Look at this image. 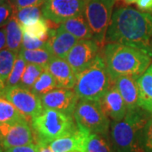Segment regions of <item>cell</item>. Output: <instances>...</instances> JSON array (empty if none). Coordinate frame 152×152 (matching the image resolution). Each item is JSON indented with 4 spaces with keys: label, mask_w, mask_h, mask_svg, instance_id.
<instances>
[{
    "label": "cell",
    "mask_w": 152,
    "mask_h": 152,
    "mask_svg": "<svg viewBox=\"0 0 152 152\" xmlns=\"http://www.w3.org/2000/svg\"><path fill=\"white\" fill-rule=\"evenodd\" d=\"M103 58L113 81L123 75L140 76L151 65L152 58L140 49L109 42L103 48Z\"/></svg>",
    "instance_id": "cell-3"
},
{
    "label": "cell",
    "mask_w": 152,
    "mask_h": 152,
    "mask_svg": "<svg viewBox=\"0 0 152 152\" xmlns=\"http://www.w3.org/2000/svg\"><path fill=\"white\" fill-rule=\"evenodd\" d=\"M23 118H26L24 117L7 98L0 96V123L15 121Z\"/></svg>",
    "instance_id": "cell-27"
},
{
    "label": "cell",
    "mask_w": 152,
    "mask_h": 152,
    "mask_svg": "<svg viewBox=\"0 0 152 152\" xmlns=\"http://www.w3.org/2000/svg\"><path fill=\"white\" fill-rule=\"evenodd\" d=\"M99 103L105 114L113 121H121L128 112L124 100L113 82L107 91L100 99Z\"/></svg>",
    "instance_id": "cell-13"
},
{
    "label": "cell",
    "mask_w": 152,
    "mask_h": 152,
    "mask_svg": "<svg viewBox=\"0 0 152 152\" xmlns=\"http://www.w3.org/2000/svg\"><path fill=\"white\" fill-rule=\"evenodd\" d=\"M19 55L26 60L28 64H34L46 67L51 59L54 57L48 48L39 49H24L21 48Z\"/></svg>",
    "instance_id": "cell-22"
},
{
    "label": "cell",
    "mask_w": 152,
    "mask_h": 152,
    "mask_svg": "<svg viewBox=\"0 0 152 152\" xmlns=\"http://www.w3.org/2000/svg\"><path fill=\"white\" fill-rule=\"evenodd\" d=\"M3 96L7 98L24 117L31 121L44 109L41 97L31 90L20 85L5 87Z\"/></svg>",
    "instance_id": "cell-8"
},
{
    "label": "cell",
    "mask_w": 152,
    "mask_h": 152,
    "mask_svg": "<svg viewBox=\"0 0 152 152\" xmlns=\"http://www.w3.org/2000/svg\"><path fill=\"white\" fill-rule=\"evenodd\" d=\"M4 148L3 146V145H2V142L0 140V152H4Z\"/></svg>",
    "instance_id": "cell-41"
},
{
    "label": "cell",
    "mask_w": 152,
    "mask_h": 152,
    "mask_svg": "<svg viewBox=\"0 0 152 152\" xmlns=\"http://www.w3.org/2000/svg\"><path fill=\"white\" fill-rule=\"evenodd\" d=\"M79 39L60 26L51 28L49 31L47 48L54 57L66 58L72 48L78 42Z\"/></svg>",
    "instance_id": "cell-14"
},
{
    "label": "cell",
    "mask_w": 152,
    "mask_h": 152,
    "mask_svg": "<svg viewBox=\"0 0 152 152\" xmlns=\"http://www.w3.org/2000/svg\"><path fill=\"white\" fill-rule=\"evenodd\" d=\"M112 83L103 57L98 55L92 63L76 73L74 89L79 100L99 102Z\"/></svg>",
    "instance_id": "cell-4"
},
{
    "label": "cell",
    "mask_w": 152,
    "mask_h": 152,
    "mask_svg": "<svg viewBox=\"0 0 152 152\" xmlns=\"http://www.w3.org/2000/svg\"><path fill=\"white\" fill-rule=\"evenodd\" d=\"M8 0H0V5L1 4H4V3H6Z\"/></svg>",
    "instance_id": "cell-42"
},
{
    "label": "cell",
    "mask_w": 152,
    "mask_h": 152,
    "mask_svg": "<svg viewBox=\"0 0 152 152\" xmlns=\"http://www.w3.org/2000/svg\"><path fill=\"white\" fill-rule=\"evenodd\" d=\"M72 152H80V151H72Z\"/></svg>",
    "instance_id": "cell-43"
},
{
    "label": "cell",
    "mask_w": 152,
    "mask_h": 152,
    "mask_svg": "<svg viewBox=\"0 0 152 152\" xmlns=\"http://www.w3.org/2000/svg\"><path fill=\"white\" fill-rule=\"evenodd\" d=\"M44 48H47V42L40 40L37 37H31V36L24 32L22 48L32 50V49Z\"/></svg>",
    "instance_id": "cell-30"
},
{
    "label": "cell",
    "mask_w": 152,
    "mask_h": 152,
    "mask_svg": "<svg viewBox=\"0 0 152 152\" xmlns=\"http://www.w3.org/2000/svg\"><path fill=\"white\" fill-rule=\"evenodd\" d=\"M88 133L89 131L77 126V129L75 131L56 139L50 142L48 145L53 152L79 151L82 142Z\"/></svg>",
    "instance_id": "cell-17"
},
{
    "label": "cell",
    "mask_w": 152,
    "mask_h": 152,
    "mask_svg": "<svg viewBox=\"0 0 152 152\" xmlns=\"http://www.w3.org/2000/svg\"><path fill=\"white\" fill-rule=\"evenodd\" d=\"M26 64L27 63L26 62V60L21 58L20 55H18L15 65L13 67L7 80L5 81V87L15 86L20 85V82L24 74Z\"/></svg>",
    "instance_id": "cell-29"
},
{
    "label": "cell",
    "mask_w": 152,
    "mask_h": 152,
    "mask_svg": "<svg viewBox=\"0 0 152 152\" xmlns=\"http://www.w3.org/2000/svg\"><path fill=\"white\" fill-rule=\"evenodd\" d=\"M79 151L115 152L112 142L110 140L109 134H102L91 132H89L86 135Z\"/></svg>",
    "instance_id": "cell-18"
},
{
    "label": "cell",
    "mask_w": 152,
    "mask_h": 152,
    "mask_svg": "<svg viewBox=\"0 0 152 152\" xmlns=\"http://www.w3.org/2000/svg\"><path fill=\"white\" fill-rule=\"evenodd\" d=\"M138 86L140 91L139 107L145 110L152 103V64L138 78Z\"/></svg>",
    "instance_id": "cell-21"
},
{
    "label": "cell",
    "mask_w": 152,
    "mask_h": 152,
    "mask_svg": "<svg viewBox=\"0 0 152 152\" xmlns=\"http://www.w3.org/2000/svg\"><path fill=\"white\" fill-rule=\"evenodd\" d=\"M4 89H5V83L0 79V96H3Z\"/></svg>",
    "instance_id": "cell-39"
},
{
    "label": "cell",
    "mask_w": 152,
    "mask_h": 152,
    "mask_svg": "<svg viewBox=\"0 0 152 152\" xmlns=\"http://www.w3.org/2000/svg\"><path fill=\"white\" fill-rule=\"evenodd\" d=\"M145 152H152V118L148 120L144 131Z\"/></svg>",
    "instance_id": "cell-32"
},
{
    "label": "cell",
    "mask_w": 152,
    "mask_h": 152,
    "mask_svg": "<svg viewBox=\"0 0 152 152\" xmlns=\"http://www.w3.org/2000/svg\"><path fill=\"white\" fill-rule=\"evenodd\" d=\"M4 152H37V143H32L25 145H19L5 149Z\"/></svg>",
    "instance_id": "cell-34"
},
{
    "label": "cell",
    "mask_w": 152,
    "mask_h": 152,
    "mask_svg": "<svg viewBox=\"0 0 152 152\" xmlns=\"http://www.w3.org/2000/svg\"><path fill=\"white\" fill-rule=\"evenodd\" d=\"M73 116L79 128L91 133L109 134L111 122L99 102L80 100Z\"/></svg>",
    "instance_id": "cell-7"
},
{
    "label": "cell",
    "mask_w": 152,
    "mask_h": 152,
    "mask_svg": "<svg viewBox=\"0 0 152 152\" xmlns=\"http://www.w3.org/2000/svg\"><path fill=\"white\" fill-rule=\"evenodd\" d=\"M14 7L15 10L26 7L31 6H42L45 0H8Z\"/></svg>",
    "instance_id": "cell-33"
},
{
    "label": "cell",
    "mask_w": 152,
    "mask_h": 152,
    "mask_svg": "<svg viewBox=\"0 0 152 152\" xmlns=\"http://www.w3.org/2000/svg\"><path fill=\"white\" fill-rule=\"evenodd\" d=\"M88 0H45L42 15L45 19L60 25L72 17L84 15Z\"/></svg>",
    "instance_id": "cell-10"
},
{
    "label": "cell",
    "mask_w": 152,
    "mask_h": 152,
    "mask_svg": "<svg viewBox=\"0 0 152 152\" xmlns=\"http://www.w3.org/2000/svg\"><path fill=\"white\" fill-rule=\"evenodd\" d=\"M41 100L44 108L55 109L73 116L79 98L72 89L57 88L42 96Z\"/></svg>",
    "instance_id": "cell-12"
},
{
    "label": "cell",
    "mask_w": 152,
    "mask_h": 152,
    "mask_svg": "<svg viewBox=\"0 0 152 152\" xmlns=\"http://www.w3.org/2000/svg\"><path fill=\"white\" fill-rule=\"evenodd\" d=\"M0 140L5 149L35 143L31 125L26 118L0 123Z\"/></svg>",
    "instance_id": "cell-9"
},
{
    "label": "cell",
    "mask_w": 152,
    "mask_h": 152,
    "mask_svg": "<svg viewBox=\"0 0 152 152\" xmlns=\"http://www.w3.org/2000/svg\"><path fill=\"white\" fill-rule=\"evenodd\" d=\"M45 69L54 77L59 88L73 89L75 87L76 74L65 58L53 57Z\"/></svg>",
    "instance_id": "cell-15"
},
{
    "label": "cell",
    "mask_w": 152,
    "mask_h": 152,
    "mask_svg": "<svg viewBox=\"0 0 152 152\" xmlns=\"http://www.w3.org/2000/svg\"><path fill=\"white\" fill-rule=\"evenodd\" d=\"M23 32L26 33L28 35L37 37L40 40L47 42L49 37L50 31V21L45 18H41L32 24L21 26Z\"/></svg>",
    "instance_id": "cell-23"
},
{
    "label": "cell",
    "mask_w": 152,
    "mask_h": 152,
    "mask_svg": "<svg viewBox=\"0 0 152 152\" xmlns=\"http://www.w3.org/2000/svg\"><path fill=\"white\" fill-rule=\"evenodd\" d=\"M136 6L140 10L152 14V0H137Z\"/></svg>",
    "instance_id": "cell-35"
},
{
    "label": "cell",
    "mask_w": 152,
    "mask_h": 152,
    "mask_svg": "<svg viewBox=\"0 0 152 152\" xmlns=\"http://www.w3.org/2000/svg\"><path fill=\"white\" fill-rule=\"evenodd\" d=\"M36 141L49 144L77 129L74 117L55 109L44 108L31 121Z\"/></svg>",
    "instance_id": "cell-5"
},
{
    "label": "cell",
    "mask_w": 152,
    "mask_h": 152,
    "mask_svg": "<svg viewBox=\"0 0 152 152\" xmlns=\"http://www.w3.org/2000/svg\"><path fill=\"white\" fill-rule=\"evenodd\" d=\"M44 70H45V67L43 66L27 63L20 82V86L31 90L34 83L37 81L39 76L42 74Z\"/></svg>",
    "instance_id": "cell-28"
},
{
    "label": "cell",
    "mask_w": 152,
    "mask_h": 152,
    "mask_svg": "<svg viewBox=\"0 0 152 152\" xmlns=\"http://www.w3.org/2000/svg\"><path fill=\"white\" fill-rule=\"evenodd\" d=\"M106 42L139 48L152 58V14L129 5L117 7L113 13Z\"/></svg>",
    "instance_id": "cell-1"
},
{
    "label": "cell",
    "mask_w": 152,
    "mask_h": 152,
    "mask_svg": "<svg viewBox=\"0 0 152 152\" xmlns=\"http://www.w3.org/2000/svg\"><path fill=\"white\" fill-rule=\"evenodd\" d=\"M14 15L16 17L18 21L21 26L32 24L41 18H43L42 6L26 7L15 10Z\"/></svg>",
    "instance_id": "cell-25"
},
{
    "label": "cell",
    "mask_w": 152,
    "mask_h": 152,
    "mask_svg": "<svg viewBox=\"0 0 152 152\" xmlns=\"http://www.w3.org/2000/svg\"><path fill=\"white\" fill-rule=\"evenodd\" d=\"M145 111H147L148 113H152V103H151L148 107H147L145 109Z\"/></svg>",
    "instance_id": "cell-40"
},
{
    "label": "cell",
    "mask_w": 152,
    "mask_h": 152,
    "mask_svg": "<svg viewBox=\"0 0 152 152\" xmlns=\"http://www.w3.org/2000/svg\"><path fill=\"white\" fill-rule=\"evenodd\" d=\"M59 26L75 36L79 40L93 39L91 30L87 23L84 15L72 17L60 24Z\"/></svg>",
    "instance_id": "cell-20"
},
{
    "label": "cell",
    "mask_w": 152,
    "mask_h": 152,
    "mask_svg": "<svg viewBox=\"0 0 152 152\" xmlns=\"http://www.w3.org/2000/svg\"><path fill=\"white\" fill-rule=\"evenodd\" d=\"M7 48L6 46V37L4 28H0V51Z\"/></svg>",
    "instance_id": "cell-37"
},
{
    "label": "cell",
    "mask_w": 152,
    "mask_h": 152,
    "mask_svg": "<svg viewBox=\"0 0 152 152\" xmlns=\"http://www.w3.org/2000/svg\"><path fill=\"white\" fill-rule=\"evenodd\" d=\"M138 78V76L134 75H123L113 81L124 98L128 110L139 107L140 91Z\"/></svg>",
    "instance_id": "cell-16"
},
{
    "label": "cell",
    "mask_w": 152,
    "mask_h": 152,
    "mask_svg": "<svg viewBox=\"0 0 152 152\" xmlns=\"http://www.w3.org/2000/svg\"><path fill=\"white\" fill-rule=\"evenodd\" d=\"M4 28L5 31L7 48L19 53L22 48L24 35L21 25L18 21L16 17L13 15Z\"/></svg>",
    "instance_id": "cell-19"
},
{
    "label": "cell",
    "mask_w": 152,
    "mask_h": 152,
    "mask_svg": "<svg viewBox=\"0 0 152 152\" xmlns=\"http://www.w3.org/2000/svg\"><path fill=\"white\" fill-rule=\"evenodd\" d=\"M116 0H88L84 16L91 30L93 40L100 48L106 42L107 33L113 13Z\"/></svg>",
    "instance_id": "cell-6"
},
{
    "label": "cell",
    "mask_w": 152,
    "mask_h": 152,
    "mask_svg": "<svg viewBox=\"0 0 152 152\" xmlns=\"http://www.w3.org/2000/svg\"><path fill=\"white\" fill-rule=\"evenodd\" d=\"M14 14L15 9L9 1L0 5V28L5 26Z\"/></svg>",
    "instance_id": "cell-31"
},
{
    "label": "cell",
    "mask_w": 152,
    "mask_h": 152,
    "mask_svg": "<svg viewBox=\"0 0 152 152\" xmlns=\"http://www.w3.org/2000/svg\"><path fill=\"white\" fill-rule=\"evenodd\" d=\"M148 112L138 107L128 110L121 121L111 123L109 137L115 152H145L144 131Z\"/></svg>",
    "instance_id": "cell-2"
},
{
    "label": "cell",
    "mask_w": 152,
    "mask_h": 152,
    "mask_svg": "<svg viewBox=\"0 0 152 152\" xmlns=\"http://www.w3.org/2000/svg\"><path fill=\"white\" fill-rule=\"evenodd\" d=\"M59 88L58 86V83L55 80L54 77L52 75L48 70L42 72V74L39 76L37 81L34 83V85L31 87V91L37 94L40 97L47 94L49 91Z\"/></svg>",
    "instance_id": "cell-24"
},
{
    "label": "cell",
    "mask_w": 152,
    "mask_h": 152,
    "mask_svg": "<svg viewBox=\"0 0 152 152\" xmlns=\"http://www.w3.org/2000/svg\"><path fill=\"white\" fill-rule=\"evenodd\" d=\"M117 2H120L122 4V5H131V4H136L137 0H116Z\"/></svg>",
    "instance_id": "cell-38"
},
{
    "label": "cell",
    "mask_w": 152,
    "mask_h": 152,
    "mask_svg": "<svg viewBox=\"0 0 152 152\" xmlns=\"http://www.w3.org/2000/svg\"><path fill=\"white\" fill-rule=\"evenodd\" d=\"M100 48V46L93 39L79 40L69 51L65 59L76 74L96 59L99 55Z\"/></svg>",
    "instance_id": "cell-11"
},
{
    "label": "cell",
    "mask_w": 152,
    "mask_h": 152,
    "mask_svg": "<svg viewBox=\"0 0 152 152\" xmlns=\"http://www.w3.org/2000/svg\"><path fill=\"white\" fill-rule=\"evenodd\" d=\"M19 53L7 48L0 51V79L5 83Z\"/></svg>",
    "instance_id": "cell-26"
},
{
    "label": "cell",
    "mask_w": 152,
    "mask_h": 152,
    "mask_svg": "<svg viewBox=\"0 0 152 152\" xmlns=\"http://www.w3.org/2000/svg\"><path fill=\"white\" fill-rule=\"evenodd\" d=\"M37 152H53L51 150L48 143L37 141Z\"/></svg>",
    "instance_id": "cell-36"
}]
</instances>
